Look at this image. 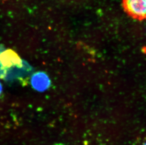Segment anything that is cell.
I'll use <instances>...</instances> for the list:
<instances>
[{
	"label": "cell",
	"instance_id": "cell-4",
	"mask_svg": "<svg viewBox=\"0 0 146 145\" xmlns=\"http://www.w3.org/2000/svg\"><path fill=\"white\" fill-rule=\"evenodd\" d=\"M31 83L33 88L38 92H44L51 85L48 76L45 72H42L33 74L31 79Z\"/></svg>",
	"mask_w": 146,
	"mask_h": 145
},
{
	"label": "cell",
	"instance_id": "cell-7",
	"mask_svg": "<svg viewBox=\"0 0 146 145\" xmlns=\"http://www.w3.org/2000/svg\"><path fill=\"white\" fill-rule=\"evenodd\" d=\"M141 145H146V137L144 138V140Z\"/></svg>",
	"mask_w": 146,
	"mask_h": 145
},
{
	"label": "cell",
	"instance_id": "cell-5",
	"mask_svg": "<svg viewBox=\"0 0 146 145\" xmlns=\"http://www.w3.org/2000/svg\"><path fill=\"white\" fill-rule=\"evenodd\" d=\"M5 48L3 46H0V53L3 51ZM7 72V69L3 67L1 62L0 61V79H3L5 78L6 76V74Z\"/></svg>",
	"mask_w": 146,
	"mask_h": 145
},
{
	"label": "cell",
	"instance_id": "cell-1",
	"mask_svg": "<svg viewBox=\"0 0 146 145\" xmlns=\"http://www.w3.org/2000/svg\"><path fill=\"white\" fill-rule=\"evenodd\" d=\"M124 12L138 20H146V0H122Z\"/></svg>",
	"mask_w": 146,
	"mask_h": 145
},
{
	"label": "cell",
	"instance_id": "cell-6",
	"mask_svg": "<svg viewBox=\"0 0 146 145\" xmlns=\"http://www.w3.org/2000/svg\"><path fill=\"white\" fill-rule=\"evenodd\" d=\"M2 90H3V87H2L1 84L0 83V95L1 94Z\"/></svg>",
	"mask_w": 146,
	"mask_h": 145
},
{
	"label": "cell",
	"instance_id": "cell-2",
	"mask_svg": "<svg viewBox=\"0 0 146 145\" xmlns=\"http://www.w3.org/2000/svg\"><path fill=\"white\" fill-rule=\"evenodd\" d=\"M32 67L24 60L21 66H15L7 69L4 79L7 81H12L23 79L30 75L33 72Z\"/></svg>",
	"mask_w": 146,
	"mask_h": 145
},
{
	"label": "cell",
	"instance_id": "cell-3",
	"mask_svg": "<svg viewBox=\"0 0 146 145\" xmlns=\"http://www.w3.org/2000/svg\"><path fill=\"white\" fill-rule=\"evenodd\" d=\"M0 61L6 69L15 66H21L23 61L12 49H4L0 53Z\"/></svg>",
	"mask_w": 146,
	"mask_h": 145
}]
</instances>
